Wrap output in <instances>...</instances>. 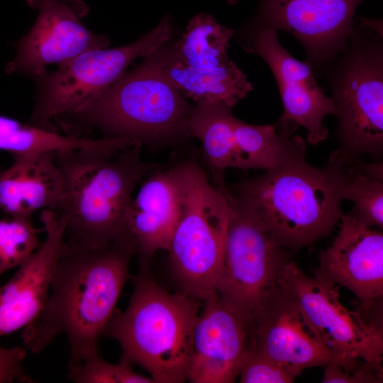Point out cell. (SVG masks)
<instances>
[{
	"label": "cell",
	"mask_w": 383,
	"mask_h": 383,
	"mask_svg": "<svg viewBox=\"0 0 383 383\" xmlns=\"http://www.w3.org/2000/svg\"><path fill=\"white\" fill-rule=\"evenodd\" d=\"M163 47L126 72L95 100L54 120L66 135L84 137L97 128L104 138H123L143 143L189 135L186 122L192 108L166 79Z\"/></svg>",
	"instance_id": "4"
},
{
	"label": "cell",
	"mask_w": 383,
	"mask_h": 383,
	"mask_svg": "<svg viewBox=\"0 0 383 383\" xmlns=\"http://www.w3.org/2000/svg\"><path fill=\"white\" fill-rule=\"evenodd\" d=\"M232 108L222 103H198L186 122L189 135L201 143L207 165L218 174L227 168H237Z\"/></svg>",
	"instance_id": "22"
},
{
	"label": "cell",
	"mask_w": 383,
	"mask_h": 383,
	"mask_svg": "<svg viewBox=\"0 0 383 383\" xmlns=\"http://www.w3.org/2000/svg\"><path fill=\"white\" fill-rule=\"evenodd\" d=\"M232 195L278 245L291 250L328 235L343 214L341 176L331 158L318 168L305 155L294 157L240 182Z\"/></svg>",
	"instance_id": "3"
},
{
	"label": "cell",
	"mask_w": 383,
	"mask_h": 383,
	"mask_svg": "<svg viewBox=\"0 0 383 383\" xmlns=\"http://www.w3.org/2000/svg\"><path fill=\"white\" fill-rule=\"evenodd\" d=\"M238 0H228L229 4H234L238 2Z\"/></svg>",
	"instance_id": "30"
},
{
	"label": "cell",
	"mask_w": 383,
	"mask_h": 383,
	"mask_svg": "<svg viewBox=\"0 0 383 383\" xmlns=\"http://www.w3.org/2000/svg\"><path fill=\"white\" fill-rule=\"evenodd\" d=\"M317 72L326 78L332 91L339 149L355 156L382 153V34L355 23L344 46Z\"/></svg>",
	"instance_id": "7"
},
{
	"label": "cell",
	"mask_w": 383,
	"mask_h": 383,
	"mask_svg": "<svg viewBox=\"0 0 383 383\" xmlns=\"http://www.w3.org/2000/svg\"><path fill=\"white\" fill-rule=\"evenodd\" d=\"M251 340L265 355L298 376L304 369L326 366L334 356L278 285L257 316Z\"/></svg>",
	"instance_id": "17"
},
{
	"label": "cell",
	"mask_w": 383,
	"mask_h": 383,
	"mask_svg": "<svg viewBox=\"0 0 383 383\" xmlns=\"http://www.w3.org/2000/svg\"><path fill=\"white\" fill-rule=\"evenodd\" d=\"M179 188L174 166L145 179L126 215V228L141 267L158 250H168L177 223Z\"/></svg>",
	"instance_id": "18"
},
{
	"label": "cell",
	"mask_w": 383,
	"mask_h": 383,
	"mask_svg": "<svg viewBox=\"0 0 383 383\" xmlns=\"http://www.w3.org/2000/svg\"><path fill=\"white\" fill-rule=\"evenodd\" d=\"M239 375L241 383H291L296 377L262 353L252 340L243 356Z\"/></svg>",
	"instance_id": "27"
},
{
	"label": "cell",
	"mask_w": 383,
	"mask_h": 383,
	"mask_svg": "<svg viewBox=\"0 0 383 383\" xmlns=\"http://www.w3.org/2000/svg\"><path fill=\"white\" fill-rule=\"evenodd\" d=\"M231 206L222 272L216 292L251 332L289 261L260 223L225 188Z\"/></svg>",
	"instance_id": "9"
},
{
	"label": "cell",
	"mask_w": 383,
	"mask_h": 383,
	"mask_svg": "<svg viewBox=\"0 0 383 383\" xmlns=\"http://www.w3.org/2000/svg\"><path fill=\"white\" fill-rule=\"evenodd\" d=\"M172 22L165 16L138 40L112 49L85 51L45 72L39 79L35 104L29 123L55 131L52 121L71 113L100 96L125 73L135 60L163 47L172 34Z\"/></svg>",
	"instance_id": "8"
},
{
	"label": "cell",
	"mask_w": 383,
	"mask_h": 383,
	"mask_svg": "<svg viewBox=\"0 0 383 383\" xmlns=\"http://www.w3.org/2000/svg\"><path fill=\"white\" fill-rule=\"evenodd\" d=\"M40 218L45 241L0 287V336L25 328L37 317L49 295L52 270L70 248L65 238L67 216L46 209Z\"/></svg>",
	"instance_id": "15"
},
{
	"label": "cell",
	"mask_w": 383,
	"mask_h": 383,
	"mask_svg": "<svg viewBox=\"0 0 383 383\" xmlns=\"http://www.w3.org/2000/svg\"><path fill=\"white\" fill-rule=\"evenodd\" d=\"M56 152L14 155L9 167H0V209L5 214L31 218L37 210L56 209L63 192Z\"/></svg>",
	"instance_id": "19"
},
{
	"label": "cell",
	"mask_w": 383,
	"mask_h": 383,
	"mask_svg": "<svg viewBox=\"0 0 383 383\" xmlns=\"http://www.w3.org/2000/svg\"><path fill=\"white\" fill-rule=\"evenodd\" d=\"M250 335L247 324L217 292L203 300L194 330L188 380L193 383L234 382Z\"/></svg>",
	"instance_id": "16"
},
{
	"label": "cell",
	"mask_w": 383,
	"mask_h": 383,
	"mask_svg": "<svg viewBox=\"0 0 383 383\" xmlns=\"http://www.w3.org/2000/svg\"><path fill=\"white\" fill-rule=\"evenodd\" d=\"M104 139L61 135L0 115V150L14 155L101 145Z\"/></svg>",
	"instance_id": "24"
},
{
	"label": "cell",
	"mask_w": 383,
	"mask_h": 383,
	"mask_svg": "<svg viewBox=\"0 0 383 383\" xmlns=\"http://www.w3.org/2000/svg\"><path fill=\"white\" fill-rule=\"evenodd\" d=\"M340 149L330 158L337 164L341 176V196L354 204L349 215L372 228L383 226L382 164H367Z\"/></svg>",
	"instance_id": "21"
},
{
	"label": "cell",
	"mask_w": 383,
	"mask_h": 383,
	"mask_svg": "<svg viewBox=\"0 0 383 383\" xmlns=\"http://www.w3.org/2000/svg\"><path fill=\"white\" fill-rule=\"evenodd\" d=\"M26 355L27 352L23 348H6L0 345V383L34 382L23 366Z\"/></svg>",
	"instance_id": "29"
},
{
	"label": "cell",
	"mask_w": 383,
	"mask_h": 383,
	"mask_svg": "<svg viewBox=\"0 0 383 383\" xmlns=\"http://www.w3.org/2000/svg\"><path fill=\"white\" fill-rule=\"evenodd\" d=\"M174 168L179 213L167 251L180 292L203 301L216 292L231 206L223 184H211L199 164L185 161Z\"/></svg>",
	"instance_id": "6"
},
{
	"label": "cell",
	"mask_w": 383,
	"mask_h": 383,
	"mask_svg": "<svg viewBox=\"0 0 383 383\" xmlns=\"http://www.w3.org/2000/svg\"><path fill=\"white\" fill-rule=\"evenodd\" d=\"M135 254V246L130 240L92 250L70 247L52 270L43 309L23 328L26 348L39 353L57 335L65 334L69 362L99 354V338L131 277L129 264Z\"/></svg>",
	"instance_id": "1"
},
{
	"label": "cell",
	"mask_w": 383,
	"mask_h": 383,
	"mask_svg": "<svg viewBox=\"0 0 383 383\" xmlns=\"http://www.w3.org/2000/svg\"><path fill=\"white\" fill-rule=\"evenodd\" d=\"M242 41L243 48L259 55L267 64L280 93L283 111L278 121L304 127L311 145L325 140L328 130L323 123L336 107L318 84L313 67L307 60L294 58L281 45L277 32L252 23Z\"/></svg>",
	"instance_id": "12"
},
{
	"label": "cell",
	"mask_w": 383,
	"mask_h": 383,
	"mask_svg": "<svg viewBox=\"0 0 383 383\" xmlns=\"http://www.w3.org/2000/svg\"><path fill=\"white\" fill-rule=\"evenodd\" d=\"M365 0H260L252 23L292 35L314 73L344 46Z\"/></svg>",
	"instance_id": "13"
},
{
	"label": "cell",
	"mask_w": 383,
	"mask_h": 383,
	"mask_svg": "<svg viewBox=\"0 0 383 383\" xmlns=\"http://www.w3.org/2000/svg\"><path fill=\"white\" fill-rule=\"evenodd\" d=\"M167 82L185 99L198 103H222L234 106L253 89L246 75L231 60L210 68L187 67L167 51L164 64Z\"/></svg>",
	"instance_id": "20"
},
{
	"label": "cell",
	"mask_w": 383,
	"mask_h": 383,
	"mask_svg": "<svg viewBox=\"0 0 383 383\" xmlns=\"http://www.w3.org/2000/svg\"><path fill=\"white\" fill-rule=\"evenodd\" d=\"M130 279L133 290L129 304L124 311L115 309L103 335L117 340L122 356L147 370L154 382L188 380L202 301L167 292L146 267Z\"/></svg>",
	"instance_id": "5"
},
{
	"label": "cell",
	"mask_w": 383,
	"mask_h": 383,
	"mask_svg": "<svg viewBox=\"0 0 383 383\" xmlns=\"http://www.w3.org/2000/svg\"><path fill=\"white\" fill-rule=\"evenodd\" d=\"M30 219L0 220V276L22 265L42 244L38 237L40 230L34 228Z\"/></svg>",
	"instance_id": "25"
},
{
	"label": "cell",
	"mask_w": 383,
	"mask_h": 383,
	"mask_svg": "<svg viewBox=\"0 0 383 383\" xmlns=\"http://www.w3.org/2000/svg\"><path fill=\"white\" fill-rule=\"evenodd\" d=\"M277 285L295 302L334 360L347 364L360 360L382 365V330L343 305L340 287L309 277L293 261L280 271Z\"/></svg>",
	"instance_id": "10"
},
{
	"label": "cell",
	"mask_w": 383,
	"mask_h": 383,
	"mask_svg": "<svg viewBox=\"0 0 383 383\" xmlns=\"http://www.w3.org/2000/svg\"><path fill=\"white\" fill-rule=\"evenodd\" d=\"M67 377L77 383H152L131 367V362L122 356L118 363H110L95 355L78 363H68Z\"/></svg>",
	"instance_id": "26"
},
{
	"label": "cell",
	"mask_w": 383,
	"mask_h": 383,
	"mask_svg": "<svg viewBox=\"0 0 383 383\" xmlns=\"http://www.w3.org/2000/svg\"><path fill=\"white\" fill-rule=\"evenodd\" d=\"M382 365L361 361L345 367L333 360L325 366L323 383H376L382 382Z\"/></svg>",
	"instance_id": "28"
},
{
	"label": "cell",
	"mask_w": 383,
	"mask_h": 383,
	"mask_svg": "<svg viewBox=\"0 0 383 383\" xmlns=\"http://www.w3.org/2000/svg\"><path fill=\"white\" fill-rule=\"evenodd\" d=\"M141 145L112 138L100 146L56 152L63 192L53 210L67 218L65 238L70 247L92 250L133 241L126 223L132 193L155 167L142 161Z\"/></svg>",
	"instance_id": "2"
},
{
	"label": "cell",
	"mask_w": 383,
	"mask_h": 383,
	"mask_svg": "<svg viewBox=\"0 0 383 383\" xmlns=\"http://www.w3.org/2000/svg\"><path fill=\"white\" fill-rule=\"evenodd\" d=\"M234 33V30L218 23L212 15L201 13L189 21L182 37L170 49L171 54L187 67L223 66L231 61L228 51Z\"/></svg>",
	"instance_id": "23"
},
{
	"label": "cell",
	"mask_w": 383,
	"mask_h": 383,
	"mask_svg": "<svg viewBox=\"0 0 383 383\" xmlns=\"http://www.w3.org/2000/svg\"><path fill=\"white\" fill-rule=\"evenodd\" d=\"M332 244L319 253L315 278L351 291L367 313L383 294V234L340 216Z\"/></svg>",
	"instance_id": "14"
},
{
	"label": "cell",
	"mask_w": 383,
	"mask_h": 383,
	"mask_svg": "<svg viewBox=\"0 0 383 383\" xmlns=\"http://www.w3.org/2000/svg\"><path fill=\"white\" fill-rule=\"evenodd\" d=\"M38 11L30 31L16 44L17 54L6 71L26 74L35 80L52 63L60 65L90 50L106 48L105 35L89 30L82 18L89 10L82 0H26Z\"/></svg>",
	"instance_id": "11"
}]
</instances>
